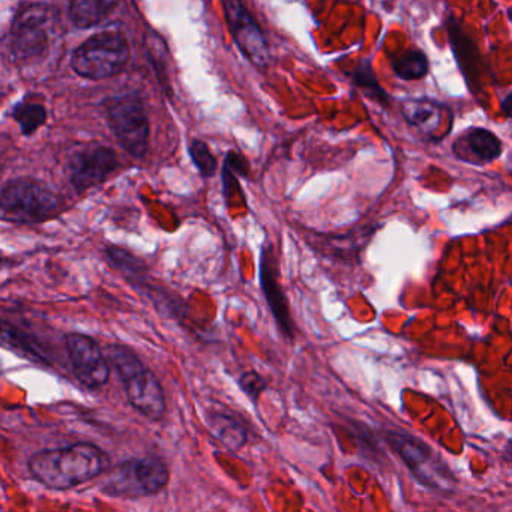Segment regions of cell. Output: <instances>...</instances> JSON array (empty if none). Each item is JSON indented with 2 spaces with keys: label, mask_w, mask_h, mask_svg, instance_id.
Segmentation results:
<instances>
[{
  "label": "cell",
  "mask_w": 512,
  "mask_h": 512,
  "mask_svg": "<svg viewBox=\"0 0 512 512\" xmlns=\"http://www.w3.org/2000/svg\"><path fill=\"white\" fill-rule=\"evenodd\" d=\"M352 82L355 88H358L368 100L374 101L382 107L391 106V97L380 85L368 59H362L356 65L352 73Z\"/></svg>",
  "instance_id": "ffe728a7"
},
{
  "label": "cell",
  "mask_w": 512,
  "mask_h": 512,
  "mask_svg": "<svg viewBox=\"0 0 512 512\" xmlns=\"http://www.w3.org/2000/svg\"><path fill=\"white\" fill-rule=\"evenodd\" d=\"M119 0H71L70 19L79 29L100 25L118 7Z\"/></svg>",
  "instance_id": "e0dca14e"
},
{
  "label": "cell",
  "mask_w": 512,
  "mask_h": 512,
  "mask_svg": "<svg viewBox=\"0 0 512 512\" xmlns=\"http://www.w3.org/2000/svg\"><path fill=\"white\" fill-rule=\"evenodd\" d=\"M50 8L43 4L23 5L17 11L11 25V58L20 64H28L44 55L49 47L47 25Z\"/></svg>",
  "instance_id": "ba28073f"
},
{
  "label": "cell",
  "mask_w": 512,
  "mask_h": 512,
  "mask_svg": "<svg viewBox=\"0 0 512 512\" xmlns=\"http://www.w3.org/2000/svg\"><path fill=\"white\" fill-rule=\"evenodd\" d=\"M104 352L118 373L131 406L149 421H161L167 412V400L157 374L125 344H107Z\"/></svg>",
  "instance_id": "7a4b0ae2"
},
{
  "label": "cell",
  "mask_w": 512,
  "mask_h": 512,
  "mask_svg": "<svg viewBox=\"0 0 512 512\" xmlns=\"http://www.w3.org/2000/svg\"><path fill=\"white\" fill-rule=\"evenodd\" d=\"M502 112L506 118L512 119V92H509L502 101Z\"/></svg>",
  "instance_id": "4316f807"
},
{
  "label": "cell",
  "mask_w": 512,
  "mask_h": 512,
  "mask_svg": "<svg viewBox=\"0 0 512 512\" xmlns=\"http://www.w3.org/2000/svg\"><path fill=\"white\" fill-rule=\"evenodd\" d=\"M260 287L268 302L269 310L277 322L278 329L287 340L295 338V323L290 314L289 301L280 281V265H278L277 253L274 245H263L260 251L259 262Z\"/></svg>",
  "instance_id": "7c38bea8"
},
{
  "label": "cell",
  "mask_w": 512,
  "mask_h": 512,
  "mask_svg": "<svg viewBox=\"0 0 512 512\" xmlns=\"http://www.w3.org/2000/svg\"><path fill=\"white\" fill-rule=\"evenodd\" d=\"M449 43H451L452 49H454L455 58H457L458 64H460L461 70H463L466 80H469L470 74L475 77L476 64L481 62L479 59L478 50L473 46L472 41L464 35L461 31L460 25L455 22L454 19H449L448 26Z\"/></svg>",
  "instance_id": "d6986e66"
},
{
  "label": "cell",
  "mask_w": 512,
  "mask_h": 512,
  "mask_svg": "<svg viewBox=\"0 0 512 512\" xmlns=\"http://www.w3.org/2000/svg\"><path fill=\"white\" fill-rule=\"evenodd\" d=\"M227 28L242 55L254 65L265 70L271 61L268 40L259 23L251 16L242 0H223Z\"/></svg>",
  "instance_id": "30bf717a"
},
{
  "label": "cell",
  "mask_w": 512,
  "mask_h": 512,
  "mask_svg": "<svg viewBox=\"0 0 512 512\" xmlns=\"http://www.w3.org/2000/svg\"><path fill=\"white\" fill-rule=\"evenodd\" d=\"M11 116L19 125L23 136H32L46 124L47 110L44 104L38 101L23 100L13 107Z\"/></svg>",
  "instance_id": "7402d4cb"
},
{
  "label": "cell",
  "mask_w": 512,
  "mask_h": 512,
  "mask_svg": "<svg viewBox=\"0 0 512 512\" xmlns=\"http://www.w3.org/2000/svg\"><path fill=\"white\" fill-rule=\"evenodd\" d=\"M130 61L127 38L118 31H104L92 35L80 44L71 58V67L86 80H104L115 77Z\"/></svg>",
  "instance_id": "8992f818"
},
{
  "label": "cell",
  "mask_w": 512,
  "mask_h": 512,
  "mask_svg": "<svg viewBox=\"0 0 512 512\" xmlns=\"http://www.w3.org/2000/svg\"><path fill=\"white\" fill-rule=\"evenodd\" d=\"M502 140L487 128H470L454 143L455 157L473 164L491 163L502 155Z\"/></svg>",
  "instance_id": "4fadbf2b"
},
{
  "label": "cell",
  "mask_w": 512,
  "mask_h": 512,
  "mask_svg": "<svg viewBox=\"0 0 512 512\" xmlns=\"http://www.w3.org/2000/svg\"><path fill=\"white\" fill-rule=\"evenodd\" d=\"M110 467V457L94 443L79 442L62 448L35 452L28 461L35 481L50 490H71L103 475Z\"/></svg>",
  "instance_id": "6da1fadb"
},
{
  "label": "cell",
  "mask_w": 512,
  "mask_h": 512,
  "mask_svg": "<svg viewBox=\"0 0 512 512\" xmlns=\"http://www.w3.org/2000/svg\"><path fill=\"white\" fill-rule=\"evenodd\" d=\"M61 205L62 197L37 179H10L0 191L2 220L8 223H44L58 214Z\"/></svg>",
  "instance_id": "3957f363"
},
{
  "label": "cell",
  "mask_w": 512,
  "mask_h": 512,
  "mask_svg": "<svg viewBox=\"0 0 512 512\" xmlns=\"http://www.w3.org/2000/svg\"><path fill=\"white\" fill-rule=\"evenodd\" d=\"M238 383L239 388L247 395L248 400L253 401V404H256V406L263 392L268 388V380L260 376L256 371H245L239 377Z\"/></svg>",
  "instance_id": "d4e9b609"
},
{
  "label": "cell",
  "mask_w": 512,
  "mask_h": 512,
  "mask_svg": "<svg viewBox=\"0 0 512 512\" xmlns=\"http://www.w3.org/2000/svg\"><path fill=\"white\" fill-rule=\"evenodd\" d=\"M107 116L122 149L137 160L145 158L149 151L151 125L142 100L134 95L112 98L107 103Z\"/></svg>",
  "instance_id": "52a82bcc"
},
{
  "label": "cell",
  "mask_w": 512,
  "mask_h": 512,
  "mask_svg": "<svg viewBox=\"0 0 512 512\" xmlns=\"http://www.w3.org/2000/svg\"><path fill=\"white\" fill-rule=\"evenodd\" d=\"M104 256H106L107 263H110L119 274L124 275L131 283L137 284L143 281L146 265L142 259L134 256L130 251L116 247V245H106Z\"/></svg>",
  "instance_id": "44dd1931"
},
{
  "label": "cell",
  "mask_w": 512,
  "mask_h": 512,
  "mask_svg": "<svg viewBox=\"0 0 512 512\" xmlns=\"http://www.w3.org/2000/svg\"><path fill=\"white\" fill-rule=\"evenodd\" d=\"M190 155L194 166L203 178H212L217 172V158L212 155L211 149L205 142L193 139L190 143Z\"/></svg>",
  "instance_id": "cb8c5ba5"
},
{
  "label": "cell",
  "mask_w": 512,
  "mask_h": 512,
  "mask_svg": "<svg viewBox=\"0 0 512 512\" xmlns=\"http://www.w3.org/2000/svg\"><path fill=\"white\" fill-rule=\"evenodd\" d=\"M385 440L422 487L440 494L454 490L457 484L454 473L424 440L404 430L385 431Z\"/></svg>",
  "instance_id": "277c9868"
},
{
  "label": "cell",
  "mask_w": 512,
  "mask_h": 512,
  "mask_svg": "<svg viewBox=\"0 0 512 512\" xmlns=\"http://www.w3.org/2000/svg\"><path fill=\"white\" fill-rule=\"evenodd\" d=\"M169 479V467L163 458L157 455L128 458L110 470L101 491L110 497L140 499L163 491Z\"/></svg>",
  "instance_id": "5b68a950"
},
{
  "label": "cell",
  "mask_w": 512,
  "mask_h": 512,
  "mask_svg": "<svg viewBox=\"0 0 512 512\" xmlns=\"http://www.w3.org/2000/svg\"><path fill=\"white\" fill-rule=\"evenodd\" d=\"M64 341L68 361L77 382L91 391L104 388L109 383L112 365L100 344L89 335L79 332H68Z\"/></svg>",
  "instance_id": "9c48e42d"
},
{
  "label": "cell",
  "mask_w": 512,
  "mask_h": 512,
  "mask_svg": "<svg viewBox=\"0 0 512 512\" xmlns=\"http://www.w3.org/2000/svg\"><path fill=\"white\" fill-rule=\"evenodd\" d=\"M445 107L433 98H407L401 104V113L407 125L415 128L419 134H424L428 139H433L439 131L442 109Z\"/></svg>",
  "instance_id": "5bb4252c"
},
{
  "label": "cell",
  "mask_w": 512,
  "mask_h": 512,
  "mask_svg": "<svg viewBox=\"0 0 512 512\" xmlns=\"http://www.w3.org/2000/svg\"><path fill=\"white\" fill-rule=\"evenodd\" d=\"M119 167L118 155L103 145H88L77 149L68 160V179L79 193L103 184Z\"/></svg>",
  "instance_id": "8fae6325"
},
{
  "label": "cell",
  "mask_w": 512,
  "mask_h": 512,
  "mask_svg": "<svg viewBox=\"0 0 512 512\" xmlns=\"http://www.w3.org/2000/svg\"><path fill=\"white\" fill-rule=\"evenodd\" d=\"M359 428H356V440L364 451H368L370 457L379 458L380 448L377 446L376 437L371 433L370 428L364 427L362 424H358Z\"/></svg>",
  "instance_id": "484cf974"
},
{
  "label": "cell",
  "mask_w": 512,
  "mask_h": 512,
  "mask_svg": "<svg viewBox=\"0 0 512 512\" xmlns=\"http://www.w3.org/2000/svg\"><path fill=\"white\" fill-rule=\"evenodd\" d=\"M208 427L215 439L229 451L238 452L247 443V425L235 413L220 410L209 413Z\"/></svg>",
  "instance_id": "2e32d148"
},
{
  "label": "cell",
  "mask_w": 512,
  "mask_h": 512,
  "mask_svg": "<svg viewBox=\"0 0 512 512\" xmlns=\"http://www.w3.org/2000/svg\"><path fill=\"white\" fill-rule=\"evenodd\" d=\"M391 67L395 77L412 82L421 80L430 73V62L427 55L418 49L403 50L391 56Z\"/></svg>",
  "instance_id": "ac0fdd59"
},
{
  "label": "cell",
  "mask_w": 512,
  "mask_h": 512,
  "mask_svg": "<svg viewBox=\"0 0 512 512\" xmlns=\"http://www.w3.org/2000/svg\"><path fill=\"white\" fill-rule=\"evenodd\" d=\"M145 43L146 53H148L149 61H151L155 73H157L158 80L166 88V91H170L169 50H167L166 43L160 35L152 31H149L146 35Z\"/></svg>",
  "instance_id": "603a6c76"
},
{
  "label": "cell",
  "mask_w": 512,
  "mask_h": 512,
  "mask_svg": "<svg viewBox=\"0 0 512 512\" xmlns=\"http://www.w3.org/2000/svg\"><path fill=\"white\" fill-rule=\"evenodd\" d=\"M2 341L5 346L16 350L23 358L31 359L37 364L50 367L53 365L52 353L47 349L46 343L38 335L31 334L26 329L14 325L13 322H2Z\"/></svg>",
  "instance_id": "9a60e30c"
}]
</instances>
